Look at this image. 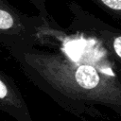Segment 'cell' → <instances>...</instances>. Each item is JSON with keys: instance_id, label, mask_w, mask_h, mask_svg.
Masks as SVG:
<instances>
[{"instance_id": "6da1fadb", "label": "cell", "mask_w": 121, "mask_h": 121, "mask_svg": "<svg viewBox=\"0 0 121 121\" xmlns=\"http://www.w3.org/2000/svg\"><path fill=\"white\" fill-rule=\"evenodd\" d=\"M39 90L75 116L99 117L97 106L121 115V78L64 52L34 50L17 61Z\"/></svg>"}, {"instance_id": "7a4b0ae2", "label": "cell", "mask_w": 121, "mask_h": 121, "mask_svg": "<svg viewBox=\"0 0 121 121\" xmlns=\"http://www.w3.org/2000/svg\"><path fill=\"white\" fill-rule=\"evenodd\" d=\"M54 20L40 15H28L9 0H0V43L16 60L34 50L45 34L60 33Z\"/></svg>"}, {"instance_id": "5b68a950", "label": "cell", "mask_w": 121, "mask_h": 121, "mask_svg": "<svg viewBox=\"0 0 121 121\" xmlns=\"http://www.w3.org/2000/svg\"><path fill=\"white\" fill-rule=\"evenodd\" d=\"M111 17L121 20V0H90Z\"/></svg>"}, {"instance_id": "3957f363", "label": "cell", "mask_w": 121, "mask_h": 121, "mask_svg": "<svg viewBox=\"0 0 121 121\" xmlns=\"http://www.w3.org/2000/svg\"><path fill=\"white\" fill-rule=\"evenodd\" d=\"M66 6L71 15L67 31L95 41L121 68V29L91 13L75 0H69Z\"/></svg>"}, {"instance_id": "8992f818", "label": "cell", "mask_w": 121, "mask_h": 121, "mask_svg": "<svg viewBox=\"0 0 121 121\" xmlns=\"http://www.w3.org/2000/svg\"><path fill=\"white\" fill-rule=\"evenodd\" d=\"M29 2L38 10V15H40L41 17L47 19V20L52 19L48 13L47 6H46V0H29Z\"/></svg>"}, {"instance_id": "277c9868", "label": "cell", "mask_w": 121, "mask_h": 121, "mask_svg": "<svg viewBox=\"0 0 121 121\" xmlns=\"http://www.w3.org/2000/svg\"><path fill=\"white\" fill-rule=\"evenodd\" d=\"M0 110L16 121H34L16 82L3 70L0 71Z\"/></svg>"}]
</instances>
